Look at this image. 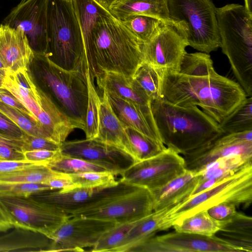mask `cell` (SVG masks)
<instances>
[{
	"instance_id": "40",
	"label": "cell",
	"mask_w": 252,
	"mask_h": 252,
	"mask_svg": "<svg viewBox=\"0 0 252 252\" xmlns=\"http://www.w3.org/2000/svg\"><path fill=\"white\" fill-rule=\"evenodd\" d=\"M68 175L77 188L107 187L119 183L115 179L116 175L109 171H90Z\"/></svg>"
},
{
	"instance_id": "1",
	"label": "cell",
	"mask_w": 252,
	"mask_h": 252,
	"mask_svg": "<svg viewBox=\"0 0 252 252\" xmlns=\"http://www.w3.org/2000/svg\"><path fill=\"white\" fill-rule=\"evenodd\" d=\"M161 97L183 107L199 106L219 124L248 96L240 85L216 71L202 76L159 70Z\"/></svg>"
},
{
	"instance_id": "18",
	"label": "cell",
	"mask_w": 252,
	"mask_h": 252,
	"mask_svg": "<svg viewBox=\"0 0 252 252\" xmlns=\"http://www.w3.org/2000/svg\"><path fill=\"white\" fill-rule=\"evenodd\" d=\"M233 155L252 157V130L223 134L207 146L182 156L186 169L196 171L218 158Z\"/></svg>"
},
{
	"instance_id": "28",
	"label": "cell",
	"mask_w": 252,
	"mask_h": 252,
	"mask_svg": "<svg viewBox=\"0 0 252 252\" xmlns=\"http://www.w3.org/2000/svg\"><path fill=\"white\" fill-rule=\"evenodd\" d=\"M170 208L153 211L142 218L130 230L114 252H129L160 231L162 219Z\"/></svg>"
},
{
	"instance_id": "8",
	"label": "cell",
	"mask_w": 252,
	"mask_h": 252,
	"mask_svg": "<svg viewBox=\"0 0 252 252\" xmlns=\"http://www.w3.org/2000/svg\"><path fill=\"white\" fill-rule=\"evenodd\" d=\"M167 5L171 19L185 27L189 46L209 54L220 47L212 0H167Z\"/></svg>"
},
{
	"instance_id": "35",
	"label": "cell",
	"mask_w": 252,
	"mask_h": 252,
	"mask_svg": "<svg viewBox=\"0 0 252 252\" xmlns=\"http://www.w3.org/2000/svg\"><path fill=\"white\" fill-rule=\"evenodd\" d=\"M132 78L151 102L162 97L159 70L143 62Z\"/></svg>"
},
{
	"instance_id": "24",
	"label": "cell",
	"mask_w": 252,
	"mask_h": 252,
	"mask_svg": "<svg viewBox=\"0 0 252 252\" xmlns=\"http://www.w3.org/2000/svg\"><path fill=\"white\" fill-rule=\"evenodd\" d=\"M3 87L31 112L37 123V116L41 111V90L29 69L8 72Z\"/></svg>"
},
{
	"instance_id": "25",
	"label": "cell",
	"mask_w": 252,
	"mask_h": 252,
	"mask_svg": "<svg viewBox=\"0 0 252 252\" xmlns=\"http://www.w3.org/2000/svg\"><path fill=\"white\" fill-rule=\"evenodd\" d=\"M109 10L120 21L130 16L142 15L154 17L166 24L182 25L170 18L167 0H117Z\"/></svg>"
},
{
	"instance_id": "37",
	"label": "cell",
	"mask_w": 252,
	"mask_h": 252,
	"mask_svg": "<svg viewBox=\"0 0 252 252\" xmlns=\"http://www.w3.org/2000/svg\"><path fill=\"white\" fill-rule=\"evenodd\" d=\"M120 21L143 44L150 40L162 22L154 17L142 15L130 16Z\"/></svg>"
},
{
	"instance_id": "9",
	"label": "cell",
	"mask_w": 252,
	"mask_h": 252,
	"mask_svg": "<svg viewBox=\"0 0 252 252\" xmlns=\"http://www.w3.org/2000/svg\"><path fill=\"white\" fill-rule=\"evenodd\" d=\"M0 203L13 227L43 235L49 239L69 215L54 206L29 197H0Z\"/></svg>"
},
{
	"instance_id": "7",
	"label": "cell",
	"mask_w": 252,
	"mask_h": 252,
	"mask_svg": "<svg viewBox=\"0 0 252 252\" xmlns=\"http://www.w3.org/2000/svg\"><path fill=\"white\" fill-rule=\"evenodd\" d=\"M221 203L249 207L252 203V165L225 178L209 189L170 208L162 219L160 231L177 221Z\"/></svg>"
},
{
	"instance_id": "10",
	"label": "cell",
	"mask_w": 252,
	"mask_h": 252,
	"mask_svg": "<svg viewBox=\"0 0 252 252\" xmlns=\"http://www.w3.org/2000/svg\"><path fill=\"white\" fill-rule=\"evenodd\" d=\"M121 182L115 186L95 188H76L62 191L42 192L32 195L69 216L80 215L101 207L136 188Z\"/></svg>"
},
{
	"instance_id": "17",
	"label": "cell",
	"mask_w": 252,
	"mask_h": 252,
	"mask_svg": "<svg viewBox=\"0 0 252 252\" xmlns=\"http://www.w3.org/2000/svg\"><path fill=\"white\" fill-rule=\"evenodd\" d=\"M153 211L150 191L146 188L137 187L101 207L73 216H81L120 224L141 219Z\"/></svg>"
},
{
	"instance_id": "3",
	"label": "cell",
	"mask_w": 252,
	"mask_h": 252,
	"mask_svg": "<svg viewBox=\"0 0 252 252\" xmlns=\"http://www.w3.org/2000/svg\"><path fill=\"white\" fill-rule=\"evenodd\" d=\"M151 105L162 143L180 155L203 148L224 134L219 124L197 106H179L162 97Z\"/></svg>"
},
{
	"instance_id": "50",
	"label": "cell",
	"mask_w": 252,
	"mask_h": 252,
	"mask_svg": "<svg viewBox=\"0 0 252 252\" xmlns=\"http://www.w3.org/2000/svg\"><path fill=\"white\" fill-rule=\"evenodd\" d=\"M42 247H45L46 246L41 244L8 242L0 240V252L15 251L24 249L36 248Z\"/></svg>"
},
{
	"instance_id": "33",
	"label": "cell",
	"mask_w": 252,
	"mask_h": 252,
	"mask_svg": "<svg viewBox=\"0 0 252 252\" xmlns=\"http://www.w3.org/2000/svg\"><path fill=\"white\" fill-rule=\"evenodd\" d=\"M219 126L224 134L252 130V96H247Z\"/></svg>"
},
{
	"instance_id": "42",
	"label": "cell",
	"mask_w": 252,
	"mask_h": 252,
	"mask_svg": "<svg viewBox=\"0 0 252 252\" xmlns=\"http://www.w3.org/2000/svg\"><path fill=\"white\" fill-rule=\"evenodd\" d=\"M0 112L9 119L27 134L46 138L36 122L18 109L0 101Z\"/></svg>"
},
{
	"instance_id": "54",
	"label": "cell",
	"mask_w": 252,
	"mask_h": 252,
	"mask_svg": "<svg viewBox=\"0 0 252 252\" xmlns=\"http://www.w3.org/2000/svg\"><path fill=\"white\" fill-rule=\"evenodd\" d=\"M102 6L109 9L110 6L117 0H96Z\"/></svg>"
},
{
	"instance_id": "32",
	"label": "cell",
	"mask_w": 252,
	"mask_h": 252,
	"mask_svg": "<svg viewBox=\"0 0 252 252\" xmlns=\"http://www.w3.org/2000/svg\"><path fill=\"white\" fill-rule=\"evenodd\" d=\"M126 131L129 139L131 156L134 162L153 157L167 149L163 144L154 140L133 128L126 127Z\"/></svg>"
},
{
	"instance_id": "34",
	"label": "cell",
	"mask_w": 252,
	"mask_h": 252,
	"mask_svg": "<svg viewBox=\"0 0 252 252\" xmlns=\"http://www.w3.org/2000/svg\"><path fill=\"white\" fill-rule=\"evenodd\" d=\"M88 87V102L83 131L86 139L95 138L98 131L99 108L100 96L99 95L91 77L89 68L86 72Z\"/></svg>"
},
{
	"instance_id": "49",
	"label": "cell",
	"mask_w": 252,
	"mask_h": 252,
	"mask_svg": "<svg viewBox=\"0 0 252 252\" xmlns=\"http://www.w3.org/2000/svg\"><path fill=\"white\" fill-rule=\"evenodd\" d=\"M44 183L49 186L53 190L66 191L77 188L68 175L65 177L52 179Z\"/></svg>"
},
{
	"instance_id": "53",
	"label": "cell",
	"mask_w": 252,
	"mask_h": 252,
	"mask_svg": "<svg viewBox=\"0 0 252 252\" xmlns=\"http://www.w3.org/2000/svg\"><path fill=\"white\" fill-rule=\"evenodd\" d=\"M12 228L11 220L0 203V232H6Z\"/></svg>"
},
{
	"instance_id": "13",
	"label": "cell",
	"mask_w": 252,
	"mask_h": 252,
	"mask_svg": "<svg viewBox=\"0 0 252 252\" xmlns=\"http://www.w3.org/2000/svg\"><path fill=\"white\" fill-rule=\"evenodd\" d=\"M116 223L81 216H69L53 233L45 251H84L93 248L101 237Z\"/></svg>"
},
{
	"instance_id": "16",
	"label": "cell",
	"mask_w": 252,
	"mask_h": 252,
	"mask_svg": "<svg viewBox=\"0 0 252 252\" xmlns=\"http://www.w3.org/2000/svg\"><path fill=\"white\" fill-rule=\"evenodd\" d=\"M2 24L22 29L34 53L45 54L47 45L46 0H22Z\"/></svg>"
},
{
	"instance_id": "14",
	"label": "cell",
	"mask_w": 252,
	"mask_h": 252,
	"mask_svg": "<svg viewBox=\"0 0 252 252\" xmlns=\"http://www.w3.org/2000/svg\"><path fill=\"white\" fill-rule=\"evenodd\" d=\"M131 252H244L240 248L217 236L177 232L155 235Z\"/></svg>"
},
{
	"instance_id": "56",
	"label": "cell",
	"mask_w": 252,
	"mask_h": 252,
	"mask_svg": "<svg viewBox=\"0 0 252 252\" xmlns=\"http://www.w3.org/2000/svg\"><path fill=\"white\" fill-rule=\"evenodd\" d=\"M7 73L0 70V90L4 89V81Z\"/></svg>"
},
{
	"instance_id": "30",
	"label": "cell",
	"mask_w": 252,
	"mask_h": 252,
	"mask_svg": "<svg viewBox=\"0 0 252 252\" xmlns=\"http://www.w3.org/2000/svg\"><path fill=\"white\" fill-rule=\"evenodd\" d=\"M172 227L177 232L212 236L219 231L220 221L214 219L204 210L174 223Z\"/></svg>"
},
{
	"instance_id": "20",
	"label": "cell",
	"mask_w": 252,
	"mask_h": 252,
	"mask_svg": "<svg viewBox=\"0 0 252 252\" xmlns=\"http://www.w3.org/2000/svg\"><path fill=\"white\" fill-rule=\"evenodd\" d=\"M102 92L106 94L114 113L126 127L133 128L162 143L153 115L151 105H140L111 93Z\"/></svg>"
},
{
	"instance_id": "27",
	"label": "cell",
	"mask_w": 252,
	"mask_h": 252,
	"mask_svg": "<svg viewBox=\"0 0 252 252\" xmlns=\"http://www.w3.org/2000/svg\"><path fill=\"white\" fill-rule=\"evenodd\" d=\"M219 233L222 238L240 248L244 252H252V218L237 212L230 218L220 221Z\"/></svg>"
},
{
	"instance_id": "55",
	"label": "cell",
	"mask_w": 252,
	"mask_h": 252,
	"mask_svg": "<svg viewBox=\"0 0 252 252\" xmlns=\"http://www.w3.org/2000/svg\"><path fill=\"white\" fill-rule=\"evenodd\" d=\"M244 0V6L248 11V12L252 15V0Z\"/></svg>"
},
{
	"instance_id": "45",
	"label": "cell",
	"mask_w": 252,
	"mask_h": 252,
	"mask_svg": "<svg viewBox=\"0 0 252 252\" xmlns=\"http://www.w3.org/2000/svg\"><path fill=\"white\" fill-rule=\"evenodd\" d=\"M236 207L232 203H221L210 208L207 211L214 219L222 221L230 218L237 212Z\"/></svg>"
},
{
	"instance_id": "57",
	"label": "cell",
	"mask_w": 252,
	"mask_h": 252,
	"mask_svg": "<svg viewBox=\"0 0 252 252\" xmlns=\"http://www.w3.org/2000/svg\"><path fill=\"white\" fill-rule=\"evenodd\" d=\"M65 0L69 1H71V0Z\"/></svg>"
},
{
	"instance_id": "6",
	"label": "cell",
	"mask_w": 252,
	"mask_h": 252,
	"mask_svg": "<svg viewBox=\"0 0 252 252\" xmlns=\"http://www.w3.org/2000/svg\"><path fill=\"white\" fill-rule=\"evenodd\" d=\"M32 61L37 85L83 130L88 102L86 71L65 70L45 55L34 53Z\"/></svg>"
},
{
	"instance_id": "47",
	"label": "cell",
	"mask_w": 252,
	"mask_h": 252,
	"mask_svg": "<svg viewBox=\"0 0 252 252\" xmlns=\"http://www.w3.org/2000/svg\"><path fill=\"white\" fill-rule=\"evenodd\" d=\"M41 164L43 163L32 161L26 159L22 160H10L0 158V174L13 172Z\"/></svg>"
},
{
	"instance_id": "22",
	"label": "cell",
	"mask_w": 252,
	"mask_h": 252,
	"mask_svg": "<svg viewBox=\"0 0 252 252\" xmlns=\"http://www.w3.org/2000/svg\"><path fill=\"white\" fill-rule=\"evenodd\" d=\"M95 139L114 147L131 157L126 126L114 113L107 95L104 92H102V96L100 97L98 131Z\"/></svg>"
},
{
	"instance_id": "44",
	"label": "cell",
	"mask_w": 252,
	"mask_h": 252,
	"mask_svg": "<svg viewBox=\"0 0 252 252\" xmlns=\"http://www.w3.org/2000/svg\"><path fill=\"white\" fill-rule=\"evenodd\" d=\"M26 160L39 162L45 164L56 160L62 156L61 150H36L24 152Z\"/></svg>"
},
{
	"instance_id": "15",
	"label": "cell",
	"mask_w": 252,
	"mask_h": 252,
	"mask_svg": "<svg viewBox=\"0 0 252 252\" xmlns=\"http://www.w3.org/2000/svg\"><path fill=\"white\" fill-rule=\"evenodd\" d=\"M61 151L63 156L99 165L116 176L134 163L127 154L95 138L64 141L61 144Z\"/></svg>"
},
{
	"instance_id": "11",
	"label": "cell",
	"mask_w": 252,
	"mask_h": 252,
	"mask_svg": "<svg viewBox=\"0 0 252 252\" xmlns=\"http://www.w3.org/2000/svg\"><path fill=\"white\" fill-rule=\"evenodd\" d=\"M185 170L183 157L167 148L157 156L133 163L121 174L119 181L151 190L162 187Z\"/></svg>"
},
{
	"instance_id": "21",
	"label": "cell",
	"mask_w": 252,
	"mask_h": 252,
	"mask_svg": "<svg viewBox=\"0 0 252 252\" xmlns=\"http://www.w3.org/2000/svg\"><path fill=\"white\" fill-rule=\"evenodd\" d=\"M199 181L196 171L186 169L162 187L150 190L154 211L170 208L191 196Z\"/></svg>"
},
{
	"instance_id": "46",
	"label": "cell",
	"mask_w": 252,
	"mask_h": 252,
	"mask_svg": "<svg viewBox=\"0 0 252 252\" xmlns=\"http://www.w3.org/2000/svg\"><path fill=\"white\" fill-rule=\"evenodd\" d=\"M0 132L12 137L19 139H23L26 134L1 112H0Z\"/></svg>"
},
{
	"instance_id": "2",
	"label": "cell",
	"mask_w": 252,
	"mask_h": 252,
	"mask_svg": "<svg viewBox=\"0 0 252 252\" xmlns=\"http://www.w3.org/2000/svg\"><path fill=\"white\" fill-rule=\"evenodd\" d=\"M143 44L112 14L101 17L85 45L91 77L94 79L106 72L132 77L143 63Z\"/></svg>"
},
{
	"instance_id": "19",
	"label": "cell",
	"mask_w": 252,
	"mask_h": 252,
	"mask_svg": "<svg viewBox=\"0 0 252 252\" xmlns=\"http://www.w3.org/2000/svg\"><path fill=\"white\" fill-rule=\"evenodd\" d=\"M34 57V52L22 29L0 25V58L8 72L29 69Z\"/></svg>"
},
{
	"instance_id": "48",
	"label": "cell",
	"mask_w": 252,
	"mask_h": 252,
	"mask_svg": "<svg viewBox=\"0 0 252 252\" xmlns=\"http://www.w3.org/2000/svg\"><path fill=\"white\" fill-rule=\"evenodd\" d=\"M0 101L18 109L36 122L34 117L31 112L14 95L5 89L0 90Z\"/></svg>"
},
{
	"instance_id": "12",
	"label": "cell",
	"mask_w": 252,
	"mask_h": 252,
	"mask_svg": "<svg viewBox=\"0 0 252 252\" xmlns=\"http://www.w3.org/2000/svg\"><path fill=\"white\" fill-rule=\"evenodd\" d=\"M188 46L183 26L161 22L153 37L142 45L143 62L158 70L178 72Z\"/></svg>"
},
{
	"instance_id": "43",
	"label": "cell",
	"mask_w": 252,
	"mask_h": 252,
	"mask_svg": "<svg viewBox=\"0 0 252 252\" xmlns=\"http://www.w3.org/2000/svg\"><path fill=\"white\" fill-rule=\"evenodd\" d=\"M22 152L36 150H60L61 145L55 141L48 138L35 136L26 134L23 138Z\"/></svg>"
},
{
	"instance_id": "23",
	"label": "cell",
	"mask_w": 252,
	"mask_h": 252,
	"mask_svg": "<svg viewBox=\"0 0 252 252\" xmlns=\"http://www.w3.org/2000/svg\"><path fill=\"white\" fill-rule=\"evenodd\" d=\"M252 165V157L233 155L218 158L196 172L200 181L192 195L204 191L225 178Z\"/></svg>"
},
{
	"instance_id": "5",
	"label": "cell",
	"mask_w": 252,
	"mask_h": 252,
	"mask_svg": "<svg viewBox=\"0 0 252 252\" xmlns=\"http://www.w3.org/2000/svg\"><path fill=\"white\" fill-rule=\"evenodd\" d=\"M216 14L220 47L237 83L248 96H252V15L238 3L216 7Z\"/></svg>"
},
{
	"instance_id": "51",
	"label": "cell",
	"mask_w": 252,
	"mask_h": 252,
	"mask_svg": "<svg viewBox=\"0 0 252 252\" xmlns=\"http://www.w3.org/2000/svg\"><path fill=\"white\" fill-rule=\"evenodd\" d=\"M0 158L10 160L25 159L23 152L6 146H0Z\"/></svg>"
},
{
	"instance_id": "41",
	"label": "cell",
	"mask_w": 252,
	"mask_h": 252,
	"mask_svg": "<svg viewBox=\"0 0 252 252\" xmlns=\"http://www.w3.org/2000/svg\"><path fill=\"white\" fill-rule=\"evenodd\" d=\"M50 190L45 183L0 182V197H29Z\"/></svg>"
},
{
	"instance_id": "29",
	"label": "cell",
	"mask_w": 252,
	"mask_h": 252,
	"mask_svg": "<svg viewBox=\"0 0 252 252\" xmlns=\"http://www.w3.org/2000/svg\"><path fill=\"white\" fill-rule=\"evenodd\" d=\"M85 45L90 32L102 17L111 15L109 9L96 0H72Z\"/></svg>"
},
{
	"instance_id": "31",
	"label": "cell",
	"mask_w": 252,
	"mask_h": 252,
	"mask_svg": "<svg viewBox=\"0 0 252 252\" xmlns=\"http://www.w3.org/2000/svg\"><path fill=\"white\" fill-rule=\"evenodd\" d=\"M67 174L56 171L46 164H37L13 172L0 174V182L44 183Z\"/></svg>"
},
{
	"instance_id": "39",
	"label": "cell",
	"mask_w": 252,
	"mask_h": 252,
	"mask_svg": "<svg viewBox=\"0 0 252 252\" xmlns=\"http://www.w3.org/2000/svg\"><path fill=\"white\" fill-rule=\"evenodd\" d=\"M52 169L65 174H73L90 171H108L103 167L79 158L63 156L48 163Z\"/></svg>"
},
{
	"instance_id": "38",
	"label": "cell",
	"mask_w": 252,
	"mask_h": 252,
	"mask_svg": "<svg viewBox=\"0 0 252 252\" xmlns=\"http://www.w3.org/2000/svg\"><path fill=\"white\" fill-rule=\"evenodd\" d=\"M140 220L116 224L101 237L97 243L92 248L91 251L114 252L123 242L130 230Z\"/></svg>"
},
{
	"instance_id": "26",
	"label": "cell",
	"mask_w": 252,
	"mask_h": 252,
	"mask_svg": "<svg viewBox=\"0 0 252 252\" xmlns=\"http://www.w3.org/2000/svg\"><path fill=\"white\" fill-rule=\"evenodd\" d=\"M100 90L129 101L142 105H151V101L131 77L106 72L95 78Z\"/></svg>"
},
{
	"instance_id": "36",
	"label": "cell",
	"mask_w": 252,
	"mask_h": 252,
	"mask_svg": "<svg viewBox=\"0 0 252 252\" xmlns=\"http://www.w3.org/2000/svg\"><path fill=\"white\" fill-rule=\"evenodd\" d=\"M209 54L186 52L181 61L179 73L194 76H206L215 72Z\"/></svg>"
},
{
	"instance_id": "4",
	"label": "cell",
	"mask_w": 252,
	"mask_h": 252,
	"mask_svg": "<svg viewBox=\"0 0 252 252\" xmlns=\"http://www.w3.org/2000/svg\"><path fill=\"white\" fill-rule=\"evenodd\" d=\"M46 32L45 55L65 70L86 72L85 44L72 0H46Z\"/></svg>"
},
{
	"instance_id": "52",
	"label": "cell",
	"mask_w": 252,
	"mask_h": 252,
	"mask_svg": "<svg viewBox=\"0 0 252 252\" xmlns=\"http://www.w3.org/2000/svg\"><path fill=\"white\" fill-rule=\"evenodd\" d=\"M23 139L16 138L0 132V146H8L22 152Z\"/></svg>"
}]
</instances>
